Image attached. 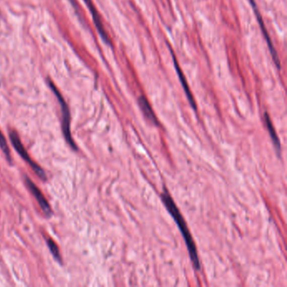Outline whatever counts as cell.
I'll return each mask as SVG.
<instances>
[{"label":"cell","instance_id":"277c9868","mask_svg":"<svg viewBox=\"0 0 287 287\" xmlns=\"http://www.w3.org/2000/svg\"><path fill=\"white\" fill-rule=\"evenodd\" d=\"M249 2L251 4L253 10H254V13L256 15V18L259 22V26L261 29L262 32L264 34V38L266 40L267 45L269 46V51L271 54L272 59L274 61V63L276 65L277 68L280 69V62H279V56L277 55L276 51L274 49V45L272 43L271 39L269 37V32L267 31L266 27L264 26V21L262 19L261 15L259 12V9L257 7L256 4L254 2V0H249Z\"/></svg>","mask_w":287,"mask_h":287},{"label":"cell","instance_id":"8fae6325","mask_svg":"<svg viewBox=\"0 0 287 287\" xmlns=\"http://www.w3.org/2000/svg\"><path fill=\"white\" fill-rule=\"evenodd\" d=\"M46 243H47L49 249H50V251L51 252V254L53 255L54 258H55L57 261H62V258H61V255H60L59 249H58L57 245H56L51 239H47Z\"/></svg>","mask_w":287,"mask_h":287},{"label":"cell","instance_id":"8992f818","mask_svg":"<svg viewBox=\"0 0 287 287\" xmlns=\"http://www.w3.org/2000/svg\"><path fill=\"white\" fill-rule=\"evenodd\" d=\"M170 51L172 53V57H173V60H174V64H175V70H176V73H177L178 76H179V79H180V83L182 85L183 89L185 90V95L187 96L188 100L190 102V105L192 106L194 110H196V105H195V100L193 98L192 94L190 92V87L188 85L187 81H186V79H185V75L183 74L182 70L180 68V65L178 63L177 60L175 58V54L172 51V49L170 48Z\"/></svg>","mask_w":287,"mask_h":287},{"label":"cell","instance_id":"7a4b0ae2","mask_svg":"<svg viewBox=\"0 0 287 287\" xmlns=\"http://www.w3.org/2000/svg\"><path fill=\"white\" fill-rule=\"evenodd\" d=\"M10 138H11V144L13 145L14 148L16 149V151L18 152L19 154L23 158L24 160L31 166V169H33V171L36 173V175L41 180L46 181V179H47L46 173L44 171L43 169H41V167L36 164V162H34L32 160L16 131H11L10 132Z\"/></svg>","mask_w":287,"mask_h":287},{"label":"cell","instance_id":"9c48e42d","mask_svg":"<svg viewBox=\"0 0 287 287\" xmlns=\"http://www.w3.org/2000/svg\"><path fill=\"white\" fill-rule=\"evenodd\" d=\"M264 121H265V123H266L267 128L269 130L270 136H271L273 144H274V147L276 148L277 151L279 152L280 144H279V139L277 137L276 133H275V131H274V126L272 125V122L271 121H270L269 115H268L267 113L264 114Z\"/></svg>","mask_w":287,"mask_h":287},{"label":"cell","instance_id":"6da1fadb","mask_svg":"<svg viewBox=\"0 0 287 287\" xmlns=\"http://www.w3.org/2000/svg\"><path fill=\"white\" fill-rule=\"evenodd\" d=\"M162 200L165 205V207L168 209L170 215L175 219V223L177 224L178 227L180 228L183 238L185 239L186 247H187L189 254H190V259L192 261L193 265L195 269L200 270V259L198 257L197 249L195 246V242L193 239L191 234H190V230L188 228L187 224L185 223V219L181 215L180 210L178 209L177 205L175 204L174 200L172 199L171 196L169 195V192L166 189H164V192L161 194Z\"/></svg>","mask_w":287,"mask_h":287},{"label":"cell","instance_id":"3957f363","mask_svg":"<svg viewBox=\"0 0 287 287\" xmlns=\"http://www.w3.org/2000/svg\"><path fill=\"white\" fill-rule=\"evenodd\" d=\"M51 90H53L54 94L56 95L57 100L59 101L61 109H62V131L64 135L67 144H69L70 147L75 150H77L78 148L76 146L74 140H73L72 135H71V130H70V111L68 105L65 101L64 99L62 97L61 94L58 92V90H56V87H54L53 85L51 84Z\"/></svg>","mask_w":287,"mask_h":287},{"label":"cell","instance_id":"52a82bcc","mask_svg":"<svg viewBox=\"0 0 287 287\" xmlns=\"http://www.w3.org/2000/svg\"><path fill=\"white\" fill-rule=\"evenodd\" d=\"M85 2L87 5L89 9H90V12L92 14V17L94 19V21H95V26H96V28H97L99 33L100 34V36L102 37L103 40L105 41V42L110 44L109 37H108L107 34L105 32V28L103 26L102 21L100 20V16H99L96 9L95 8V6L93 5L92 0H85Z\"/></svg>","mask_w":287,"mask_h":287},{"label":"cell","instance_id":"5b68a950","mask_svg":"<svg viewBox=\"0 0 287 287\" xmlns=\"http://www.w3.org/2000/svg\"><path fill=\"white\" fill-rule=\"evenodd\" d=\"M25 179H26V184L27 185V187H28L30 191L32 193L34 197L36 198L39 205H40V207L41 208V210H43V212L47 217H50L52 214V211H51L50 205L47 202V200H46V198L44 196L43 194L41 193V190H39V188L32 182V180L30 178L26 176Z\"/></svg>","mask_w":287,"mask_h":287},{"label":"cell","instance_id":"30bf717a","mask_svg":"<svg viewBox=\"0 0 287 287\" xmlns=\"http://www.w3.org/2000/svg\"><path fill=\"white\" fill-rule=\"evenodd\" d=\"M0 149L3 151L4 154L6 155V159L10 163H11V150L9 149L8 144L6 141V137L4 136L3 133L0 131Z\"/></svg>","mask_w":287,"mask_h":287},{"label":"cell","instance_id":"ba28073f","mask_svg":"<svg viewBox=\"0 0 287 287\" xmlns=\"http://www.w3.org/2000/svg\"><path fill=\"white\" fill-rule=\"evenodd\" d=\"M138 103L141 110H142V112H144L147 118L149 119L152 123H159L158 120H157L156 116L154 114V110L152 109L151 105H150L146 98L144 97V96L139 97Z\"/></svg>","mask_w":287,"mask_h":287}]
</instances>
